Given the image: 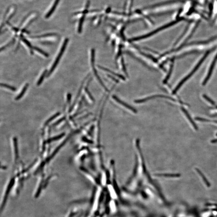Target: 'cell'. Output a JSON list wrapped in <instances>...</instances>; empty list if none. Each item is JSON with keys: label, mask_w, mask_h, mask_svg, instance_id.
<instances>
[{"label": "cell", "mask_w": 217, "mask_h": 217, "mask_svg": "<svg viewBox=\"0 0 217 217\" xmlns=\"http://www.w3.org/2000/svg\"><path fill=\"white\" fill-rule=\"evenodd\" d=\"M211 52V50L208 51L200 59V60L199 61V62L198 63L196 66H195L191 72L188 75H187L183 79H182V80H181L178 83L177 86L176 87V88H175V89L173 90V94H175L178 91V90L180 88H181V86L182 85V84H184L185 82L186 81H187L191 77V76L195 73V72L198 70V69H199V68L200 66L202 63L204 62L205 59H206V58L207 57V56L210 54Z\"/></svg>", "instance_id": "1"}, {"label": "cell", "mask_w": 217, "mask_h": 217, "mask_svg": "<svg viewBox=\"0 0 217 217\" xmlns=\"http://www.w3.org/2000/svg\"><path fill=\"white\" fill-rule=\"evenodd\" d=\"M211 142L212 143H217V139H214V140H213L211 141Z\"/></svg>", "instance_id": "28"}, {"label": "cell", "mask_w": 217, "mask_h": 217, "mask_svg": "<svg viewBox=\"0 0 217 217\" xmlns=\"http://www.w3.org/2000/svg\"><path fill=\"white\" fill-rule=\"evenodd\" d=\"M33 48L35 50H36V51H37L39 53H40V54H42L45 57H47V58L49 57V54H48V53L45 52H44V51H43V50H42L40 48H38V47H37L36 46L34 47Z\"/></svg>", "instance_id": "17"}, {"label": "cell", "mask_w": 217, "mask_h": 217, "mask_svg": "<svg viewBox=\"0 0 217 217\" xmlns=\"http://www.w3.org/2000/svg\"><path fill=\"white\" fill-rule=\"evenodd\" d=\"M108 77H109L111 78V79H113V80H115V81L117 83H118V82H119V81H118V80H117V79H115V78H114L113 77V76H109V75H108Z\"/></svg>", "instance_id": "26"}, {"label": "cell", "mask_w": 217, "mask_h": 217, "mask_svg": "<svg viewBox=\"0 0 217 217\" xmlns=\"http://www.w3.org/2000/svg\"><path fill=\"white\" fill-rule=\"evenodd\" d=\"M181 109L182 112L185 113V115H186L187 118V119H188L189 121L190 122V123H191V124L192 125L193 127H194V129L195 130H197L198 129L197 125L195 122H194V121L192 119V118H191V116L189 115V113L188 112V111L183 107H181Z\"/></svg>", "instance_id": "8"}, {"label": "cell", "mask_w": 217, "mask_h": 217, "mask_svg": "<svg viewBox=\"0 0 217 217\" xmlns=\"http://www.w3.org/2000/svg\"><path fill=\"white\" fill-rule=\"evenodd\" d=\"M59 0H55V1L53 4L52 8L50 9L49 11L48 12L46 15H45V18H47V19L49 18L50 16L53 14L54 12V10L56 9V8L57 7V5H58V3H59Z\"/></svg>", "instance_id": "11"}, {"label": "cell", "mask_w": 217, "mask_h": 217, "mask_svg": "<svg viewBox=\"0 0 217 217\" xmlns=\"http://www.w3.org/2000/svg\"><path fill=\"white\" fill-rule=\"evenodd\" d=\"M98 67L99 69H101V70H105V71H107L108 72H109V73H110L111 74H112L113 75H115V76H117L119 78L123 80H125V78L124 76H123L122 75L119 74H117L116 73H115V72H114L113 71H111V70H109V69H107V68H106L103 67V66H101L98 65Z\"/></svg>", "instance_id": "9"}, {"label": "cell", "mask_w": 217, "mask_h": 217, "mask_svg": "<svg viewBox=\"0 0 217 217\" xmlns=\"http://www.w3.org/2000/svg\"><path fill=\"white\" fill-rule=\"evenodd\" d=\"M203 97L207 101L209 102L211 104H212V105H215V102L212 100L210 98H209V97H208L207 95H206L205 94H204L203 95Z\"/></svg>", "instance_id": "23"}, {"label": "cell", "mask_w": 217, "mask_h": 217, "mask_svg": "<svg viewBox=\"0 0 217 217\" xmlns=\"http://www.w3.org/2000/svg\"><path fill=\"white\" fill-rule=\"evenodd\" d=\"M12 29L14 31H15L16 32H18V31H19V29L17 28H15V27H12Z\"/></svg>", "instance_id": "27"}, {"label": "cell", "mask_w": 217, "mask_h": 217, "mask_svg": "<svg viewBox=\"0 0 217 217\" xmlns=\"http://www.w3.org/2000/svg\"><path fill=\"white\" fill-rule=\"evenodd\" d=\"M85 92H86V93L88 94V95L89 96V97L90 98V99H92V100H94V99L93 98V97H92V96L91 95V94L89 92V90H88L87 87H86L85 88Z\"/></svg>", "instance_id": "25"}, {"label": "cell", "mask_w": 217, "mask_h": 217, "mask_svg": "<svg viewBox=\"0 0 217 217\" xmlns=\"http://www.w3.org/2000/svg\"><path fill=\"white\" fill-rule=\"evenodd\" d=\"M0 86H1V87L7 88L8 89H10L11 90H12V91H15L16 90L15 87L9 85L7 84L1 83V84H0Z\"/></svg>", "instance_id": "20"}, {"label": "cell", "mask_w": 217, "mask_h": 217, "mask_svg": "<svg viewBox=\"0 0 217 217\" xmlns=\"http://www.w3.org/2000/svg\"><path fill=\"white\" fill-rule=\"evenodd\" d=\"M140 52L142 55H143V56H146V57H147V58H150V59H151L153 61H154V62H158L157 59H156L155 58H154V57H153V56H151V55H149V54H145V53H143V52Z\"/></svg>", "instance_id": "21"}, {"label": "cell", "mask_w": 217, "mask_h": 217, "mask_svg": "<svg viewBox=\"0 0 217 217\" xmlns=\"http://www.w3.org/2000/svg\"><path fill=\"white\" fill-rule=\"evenodd\" d=\"M21 39L22 40V41H23V42L25 43L26 45H27L29 48H30V49H31V50L32 51L31 49L32 48V47L31 46V43H30V42L27 39H25V38H24L23 36H22V35H21Z\"/></svg>", "instance_id": "19"}, {"label": "cell", "mask_w": 217, "mask_h": 217, "mask_svg": "<svg viewBox=\"0 0 217 217\" xmlns=\"http://www.w3.org/2000/svg\"><path fill=\"white\" fill-rule=\"evenodd\" d=\"M56 34L54 33H49V34H45L44 35H38V36H32L31 38H45L49 36H54L56 35Z\"/></svg>", "instance_id": "16"}, {"label": "cell", "mask_w": 217, "mask_h": 217, "mask_svg": "<svg viewBox=\"0 0 217 217\" xmlns=\"http://www.w3.org/2000/svg\"><path fill=\"white\" fill-rule=\"evenodd\" d=\"M216 108H217V106H216Z\"/></svg>", "instance_id": "29"}, {"label": "cell", "mask_w": 217, "mask_h": 217, "mask_svg": "<svg viewBox=\"0 0 217 217\" xmlns=\"http://www.w3.org/2000/svg\"><path fill=\"white\" fill-rule=\"evenodd\" d=\"M91 65H92V68L93 69V71H94V75L97 78V80H98L99 82L101 84V85L102 87H103L104 89L106 90H108V89L107 88L105 87V84H104L103 82H102V80H101V78L99 76L97 71V70H96L95 68L94 67V58H95V50L94 49H92L91 50Z\"/></svg>", "instance_id": "4"}, {"label": "cell", "mask_w": 217, "mask_h": 217, "mask_svg": "<svg viewBox=\"0 0 217 217\" xmlns=\"http://www.w3.org/2000/svg\"><path fill=\"white\" fill-rule=\"evenodd\" d=\"M216 136H217V134H216Z\"/></svg>", "instance_id": "30"}, {"label": "cell", "mask_w": 217, "mask_h": 217, "mask_svg": "<svg viewBox=\"0 0 217 217\" xmlns=\"http://www.w3.org/2000/svg\"><path fill=\"white\" fill-rule=\"evenodd\" d=\"M121 62H122V66L123 70V71L125 72V73H126V74H127V73L126 69L125 66V64H124V60H123V58H122Z\"/></svg>", "instance_id": "24"}, {"label": "cell", "mask_w": 217, "mask_h": 217, "mask_svg": "<svg viewBox=\"0 0 217 217\" xmlns=\"http://www.w3.org/2000/svg\"><path fill=\"white\" fill-rule=\"evenodd\" d=\"M156 176L158 177H181V174L179 173L177 174H156Z\"/></svg>", "instance_id": "12"}, {"label": "cell", "mask_w": 217, "mask_h": 217, "mask_svg": "<svg viewBox=\"0 0 217 217\" xmlns=\"http://www.w3.org/2000/svg\"><path fill=\"white\" fill-rule=\"evenodd\" d=\"M47 72H48V70H45L44 71L43 73L41 74V76L39 78V80H38V82H37V85L38 86L40 85V84L42 83L43 80H44V78L45 77V75L47 73Z\"/></svg>", "instance_id": "14"}, {"label": "cell", "mask_w": 217, "mask_h": 217, "mask_svg": "<svg viewBox=\"0 0 217 217\" xmlns=\"http://www.w3.org/2000/svg\"><path fill=\"white\" fill-rule=\"evenodd\" d=\"M173 68V64H172L171 65V67H170V69L169 71V72L168 73V74L167 75V76L166 77L165 79L164 80V81H163V83H164V84H165L166 83H167V81L168 80V79H169L171 74H172Z\"/></svg>", "instance_id": "18"}, {"label": "cell", "mask_w": 217, "mask_h": 217, "mask_svg": "<svg viewBox=\"0 0 217 217\" xmlns=\"http://www.w3.org/2000/svg\"><path fill=\"white\" fill-rule=\"evenodd\" d=\"M28 86L29 84L28 83L25 84V86L23 87V89H22V90L21 91L20 93V94H19V95L17 96V97H16L15 99L16 100L20 99L23 96V95L25 93L26 91V90H27Z\"/></svg>", "instance_id": "13"}, {"label": "cell", "mask_w": 217, "mask_h": 217, "mask_svg": "<svg viewBox=\"0 0 217 217\" xmlns=\"http://www.w3.org/2000/svg\"><path fill=\"white\" fill-rule=\"evenodd\" d=\"M195 170L197 172V173L199 174V175L202 178V179L203 180V181H204V183L206 184V185L207 187H210L211 184L210 183V182L208 181V180H207V178H206V177L204 175V174L202 173V172L200 170L198 169V168H195Z\"/></svg>", "instance_id": "10"}, {"label": "cell", "mask_w": 217, "mask_h": 217, "mask_svg": "<svg viewBox=\"0 0 217 217\" xmlns=\"http://www.w3.org/2000/svg\"><path fill=\"white\" fill-rule=\"evenodd\" d=\"M183 18H181V19H180L179 20H176V21H173V22H171V23H168V24H167V25H164L162 26L161 27H159L157 29L155 30H154L153 31H152L151 32H150L149 33H148V34H146V35H143L139 36V37H136V38H132V39H129V41H138V40H140L141 39H145V38H148V37H149L150 36H152L153 35L155 34H156L159 31H161L169 27L170 26H172V25H173L175 24L176 23H178V22H179L180 21H181V20H183Z\"/></svg>", "instance_id": "2"}, {"label": "cell", "mask_w": 217, "mask_h": 217, "mask_svg": "<svg viewBox=\"0 0 217 217\" xmlns=\"http://www.w3.org/2000/svg\"><path fill=\"white\" fill-rule=\"evenodd\" d=\"M157 97H162V98H164L168 99H169L171 100H172V101H175V100L173 98H172V97H168V96L163 95H153L151 96H150V97H146V98L143 99H139L137 100H136V101H135V103H143V102H146V101H148V100H149L152 99L156 98H157Z\"/></svg>", "instance_id": "5"}, {"label": "cell", "mask_w": 217, "mask_h": 217, "mask_svg": "<svg viewBox=\"0 0 217 217\" xmlns=\"http://www.w3.org/2000/svg\"><path fill=\"white\" fill-rule=\"evenodd\" d=\"M196 120L200 122H213V121H211V120L207 119H205L203 118H199V117H196L195 118Z\"/></svg>", "instance_id": "22"}, {"label": "cell", "mask_w": 217, "mask_h": 217, "mask_svg": "<svg viewBox=\"0 0 217 217\" xmlns=\"http://www.w3.org/2000/svg\"><path fill=\"white\" fill-rule=\"evenodd\" d=\"M84 18H85V15H83V16L81 17V18H80V21H79V27H78V32L79 33H81L83 23L84 22Z\"/></svg>", "instance_id": "15"}, {"label": "cell", "mask_w": 217, "mask_h": 217, "mask_svg": "<svg viewBox=\"0 0 217 217\" xmlns=\"http://www.w3.org/2000/svg\"><path fill=\"white\" fill-rule=\"evenodd\" d=\"M113 98L115 100V101H116L119 104H120L121 105H123L124 107H126L127 108H128V109L130 110L131 111H132L134 113H136L137 112L135 108H133V107H132L131 106H130V105H129L126 103L123 102V101L121 100L118 97H117L116 96L113 95Z\"/></svg>", "instance_id": "7"}, {"label": "cell", "mask_w": 217, "mask_h": 217, "mask_svg": "<svg viewBox=\"0 0 217 217\" xmlns=\"http://www.w3.org/2000/svg\"><path fill=\"white\" fill-rule=\"evenodd\" d=\"M217 54H216V55L215 56V57L214 58L213 61L212 62V64L211 65L210 67L209 70V71H208V74H207V76H206V77L205 78V79L204 81L203 82V85H205L207 83V82L208 81V80H209V79H210V78L211 76V75H212V74L213 71V69H214V68L215 65L216 64V63L217 62Z\"/></svg>", "instance_id": "6"}, {"label": "cell", "mask_w": 217, "mask_h": 217, "mask_svg": "<svg viewBox=\"0 0 217 217\" xmlns=\"http://www.w3.org/2000/svg\"><path fill=\"white\" fill-rule=\"evenodd\" d=\"M69 39L68 38H66L64 41L63 44L62 45V47L61 48L60 50L59 51V53L58 54V55L56 58L55 61H54V63L53 64L52 67L49 70V72H48V74H47V77H48L50 76L51 74L52 73L53 71H54L56 67H57V65L58 64L60 59L62 57L63 53L64 52L66 49V46L67 45L68 43L69 42Z\"/></svg>", "instance_id": "3"}]
</instances>
